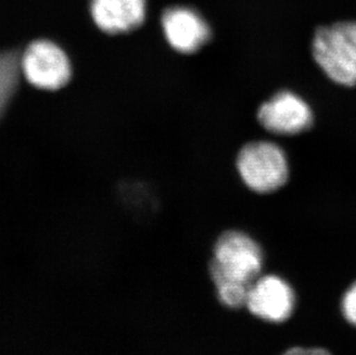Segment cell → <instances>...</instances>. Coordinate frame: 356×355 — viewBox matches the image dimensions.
<instances>
[{"mask_svg": "<svg viewBox=\"0 0 356 355\" xmlns=\"http://www.w3.org/2000/svg\"><path fill=\"white\" fill-rule=\"evenodd\" d=\"M264 254L261 246L241 231H227L213 246L209 274L216 297L226 308L245 307L252 283L262 276Z\"/></svg>", "mask_w": 356, "mask_h": 355, "instance_id": "cell-1", "label": "cell"}, {"mask_svg": "<svg viewBox=\"0 0 356 355\" xmlns=\"http://www.w3.org/2000/svg\"><path fill=\"white\" fill-rule=\"evenodd\" d=\"M313 54L331 80L356 86V21L319 28L314 36Z\"/></svg>", "mask_w": 356, "mask_h": 355, "instance_id": "cell-2", "label": "cell"}, {"mask_svg": "<svg viewBox=\"0 0 356 355\" xmlns=\"http://www.w3.org/2000/svg\"><path fill=\"white\" fill-rule=\"evenodd\" d=\"M238 170L245 184L257 193L277 191L289 178L285 154L271 142H252L242 148Z\"/></svg>", "mask_w": 356, "mask_h": 355, "instance_id": "cell-3", "label": "cell"}, {"mask_svg": "<svg viewBox=\"0 0 356 355\" xmlns=\"http://www.w3.org/2000/svg\"><path fill=\"white\" fill-rule=\"evenodd\" d=\"M245 308L262 322L284 324L294 315L296 293L280 276H259L249 288Z\"/></svg>", "mask_w": 356, "mask_h": 355, "instance_id": "cell-4", "label": "cell"}, {"mask_svg": "<svg viewBox=\"0 0 356 355\" xmlns=\"http://www.w3.org/2000/svg\"><path fill=\"white\" fill-rule=\"evenodd\" d=\"M21 73L33 86L54 90L71 77V64L60 47L50 40H36L20 58Z\"/></svg>", "mask_w": 356, "mask_h": 355, "instance_id": "cell-5", "label": "cell"}, {"mask_svg": "<svg viewBox=\"0 0 356 355\" xmlns=\"http://www.w3.org/2000/svg\"><path fill=\"white\" fill-rule=\"evenodd\" d=\"M263 127L279 135L299 134L313 124V112L306 102L292 91L282 90L259 107Z\"/></svg>", "mask_w": 356, "mask_h": 355, "instance_id": "cell-6", "label": "cell"}, {"mask_svg": "<svg viewBox=\"0 0 356 355\" xmlns=\"http://www.w3.org/2000/svg\"><path fill=\"white\" fill-rule=\"evenodd\" d=\"M161 24L168 43L182 54L195 52L211 36L204 19L188 7H172L165 10Z\"/></svg>", "mask_w": 356, "mask_h": 355, "instance_id": "cell-7", "label": "cell"}, {"mask_svg": "<svg viewBox=\"0 0 356 355\" xmlns=\"http://www.w3.org/2000/svg\"><path fill=\"white\" fill-rule=\"evenodd\" d=\"M95 24L108 34L127 33L140 27L145 19V0H91Z\"/></svg>", "mask_w": 356, "mask_h": 355, "instance_id": "cell-8", "label": "cell"}, {"mask_svg": "<svg viewBox=\"0 0 356 355\" xmlns=\"http://www.w3.org/2000/svg\"><path fill=\"white\" fill-rule=\"evenodd\" d=\"M21 74L20 58L13 52L0 54V116L17 89Z\"/></svg>", "mask_w": 356, "mask_h": 355, "instance_id": "cell-9", "label": "cell"}, {"mask_svg": "<svg viewBox=\"0 0 356 355\" xmlns=\"http://www.w3.org/2000/svg\"><path fill=\"white\" fill-rule=\"evenodd\" d=\"M340 312L343 320L356 329V281L343 292L340 300Z\"/></svg>", "mask_w": 356, "mask_h": 355, "instance_id": "cell-10", "label": "cell"}, {"mask_svg": "<svg viewBox=\"0 0 356 355\" xmlns=\"http://www.w3.org/2000/svg\"><path fill=\"white\" fill-rule=\"evenodd\" d=\"M282 355H332L330 351L323 347H303V346H294L286 349Z\"/></svg>", "mask_w": 356, "mask_h": 355, "instance_id": "cell-11", "label": "cell"}]
</instances>
